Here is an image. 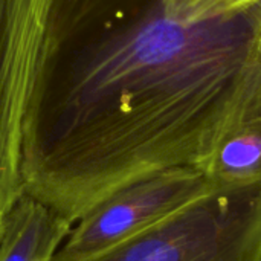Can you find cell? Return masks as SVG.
Segmentation results:
<instances>
[{
  "instance_id": "cell-1",
  "label": "cell",
  "mask_w": 261,
  "mask_h": 261,
  "mask_svg": "<svg viewBox=\"0 0 261 261\" xmlns=\"http://www.w3.org/2000/svg\"><path fill=\"white\" fill-rule=\"evenodd\" d=\"M261 115V3L196 24L161 0H47L24 193L75 225L113 193L199 168Z\"/></svg>"
},
{
  "instance_id": "cell-2",
  "label": "cell",
  "mask_w": 261,
  "mask_h": 261,
  "mask_svg": "<svg viewBox=\"0 0 261 261\" xmlns=\"http://www.w3.org/2000/svg\"><path fill=\"white\" fill-rule=\"evenodd\" d=\"M86 261H261V182L219 188Z\"/></svg>"
},
{
  "instance_id": "cell-3",
  "label": "cell",
  "mask_w": 261,
  "mask_h": 261,
  "mask_svg": "<svg viewBox=\"0 0 261 261\" xmlns=\"http://www.w3.org/2000/svg\"><path fill=\"white\" fill-rule=\"evenodd\" d=\"M47 0H0V239L24 194V121L43 40Z\"/></svg>"
},
{
  "instance_id": "cell-4",
  "label": "cell",
  "mask_w": 261,
  "mask_h": 261,
  "mask_svg": "<svg viewBox=\"0 0 261 261\" xmlns=\"http://www.w3.org/2000/svg\"><path fill=\"white\" fill-rule=\"evenodd\" d=\"M216 190L219 187L196 167H174L135 182L81 217L54 261H86L99 255Z\"/></svg>"
},
{
  "instance_id": "cell-5",
  "label": "cell",
  "mask_w": 261,
  "mask_h": 261,
  "mask_svg": "<svg viewBox=\"0 0 261 261\" xmlns=\"http://www.w3.org/2000/svg\"><path fill=\"white\" fill-rule=\"evenodd\" d=\"M72 223L24 193L12 208L0 239V261H54Z\"/></svg>"
},
{
  "instance_id": "cell-6",
  "label": "cell",
  "mask_w": 261,
  "mask_h": 261,
  "mask_svg": "<svg viewBox=\"0 0 261 261\" xmlns=\"http://www.w3.org/2000/svg\"><path fill=\"white\" fill-rule=\"evenodd\" d=\"M199 170L219 188L261 182V115L234 130Z\"/></svg>"
},
{
  "instance_id": "cell-7",
  "label": "cell",
  "mask_w": 261,
  "mask_h": 261,
  "mask_svg": "<svg viewBox=\"0 0 261 261\" xmlns=\"http://www.w3.org/2000/svg\"><path fill=\"white\" fill-rule=\"evenodd\" d=\"M261 0H161L164 14L180 24H196L242 14Z\"/></svg>"
}]
</instances>
